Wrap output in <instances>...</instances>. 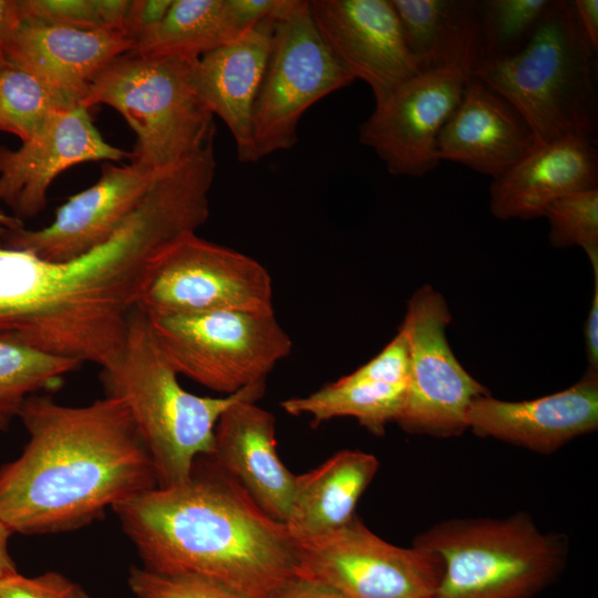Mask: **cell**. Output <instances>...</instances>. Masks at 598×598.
Returning a JSON list of instances; mask_svg holds the SVG:
<instances>
[{
    "instance_id": "obj_1",
    "label": "cell",
    "mask_w": 598,
    "mask_h": 598,
    "mask_svg": "<svg viewBox=\"0 0 598 598\" xmlns=\"http://www.w3.org/2000/svg\"><path fill=\"white\" fill-rule=\"evenodd\" d=\"M18 417L28 443L0 467V523L12 534L75 530L157 486L152 458L117 398L72 406L33 394Z\"/></svg>"
},
{
    "instance_id": "obj_2",
    "label": "cell",
    "mask_w": 598,
    "mask_h": 598,
    "mask_svg": "<svg viewBox=\"0 0 598 598\" xmlns=\"http://www.w3.org/2000/svg\"><path fill=\"white\" fill-rule=\"evenodd\" d=\"M143 568L196 576L252 598L297 573V543L207 456L190 477L138 493L113 508Z\"/></svg>"
},
{
    "instance_id": "obj_3",
    "label": "cell",
    "mask_w": 598,
    "mask_h": 598,
    "mask_svg": "<svg viewBox=\"0 0 598 598\" xmlns=\"http://www.w3.org/2000/svg\"><path fill=\"white\" fill-rule=\"evenodd\" d=\"M105 395L124 402L152 458L157 486L185 483L195 461L212 452L216 424L231 404L258 401L265 383L225 396L186 391L158 347L144 312L133 310L118 359L101 369Z\"/></svg>"
},
{
    "instance_id": "obj_4",
    "label": "cell",
    "mask_w": 598,
    "mask_h": 598,
    "mask_svg": "<svg viewBox=\"0 0 598 598\" xmlns=\"http://www.w3.org/2000/svg\"><path fill=\"white\" fill-rule=\"evenodd\" d=\"M595 55L571 1L553 0L519 52L480 61L471 74L519 112L537 143L573 136L596 141Z\"/></svg>"
},
{
    "instance_id": "obj_5",
    "label": "cell",
    "mask_w": 598,
    "mask_h": 598,
    "mask_svg": "<svg viewBox=\"0 0 598 598\" xmlns=\"http://www.w3.org/2000/svg\"><path fill=\"white\" fill-rule=\"evenodd\" d=\"M196 60L124 53L93 79L82 105L105 104L124 117L136 136L132 162L172 166L214 137V115L194 83Z\"/></svg>"
},
{
    "instance_id": "obj_6",
    "label": "cell",
    "mask_w": 598,
    "mask_h": 598,
    "mask_svg": "<svg viewBox=\"0 0 598 598\" xmlns=\"http://www.w3.org/2000/svg\"><path fill=\"white\" fill-rule=\"evenodd\" d=\"M414 546L442 561L433 598H528L549 584L564 560L560 542L524 515L443 522Z\"/></svg>"
},
{
    "instance_id": "obj_7",
    "label": "cell",
    "mask_w": 598,
    "mask_h": 598,
    "mask_svg": "<svg viewBox=\"0 0 598 598\" xmlns=\"http://www.w3.org/2000/svg\"><path fill=\"white\" fill-rule=\"evenodd\" d=\"M147 319L178 375L226 395L265 383L292 349L275 312L225 310Z\"/></svg>"
},
{
    "instance_id": "obj_8",
    "label": "cell",
    "mask_w": 598,
    "mask_h": 598,
    "mask_svg": "<svg viewBox=\"0 0 598 598\" xmlns=\"http://www.w3.org/2000/svg\"><path fill=\"white\" fill-rule=\"evenodd\" d=\"M147 317L213 311H274L267 269L237 250L186 233L152 261L137 306Z\"/></svg>"
},
{
    "instance_id": "obj_9",
    "label": "cell",
    "mask_w": 598,
    "mask_h": 598,
    "mask_svg": "<svg viewBox=\"0 0 598 598\" xmlns=\"http://www.w3.org/2000/svg\"><path fill=\"white\" fill-rule=\"evenodd\" d=\"M354 79L323 41L307 0H292L276 20L271 50L252 112L255 163L291 148L305 112Z\"/></svg>"
},
{
    "instance_id": "obj_10",
    "label": "cell",
    "mask_w": 598,
    "mask_h": 598,
    "mask_svg": "<svg viewBox=\"0 0 598 598\" xmlns=\"http://www.w3.org/2000/svg\"><path fill=\"white\" fill-rule=\"evenodd\" d=\"M297 546V574L321 580L346 598H433L442 576L435 554L392 545L357 516Z\"/></svg>"
},
{
    "instance_id": "obj_11",
    "label": "cell",
    "mask_w": 598,
    "mask_h": 598,
    "mask_svg": "<svg viewBox=\"0 0 598 598\" xmlns=\"http://www.w3.org/2000/svg\"><path fill=\"white\" fill-rule=\"evenodd\" d=\"M451 313L431 286L417 289L408 301L399 329L410 346V375L403 408L395 422L405 431L435 436L461 434L473 400L487 395L452 352L446 327Z\"/></svg>"
},
{
    "instance_id": "obj_12",
    "label": "cell",
    "mask_w": 598,
    "mask_h": 598,
    "mask_svg": "<svg viewBox=\"0 0 598 598\" xmlns=\"http://www.w3.org/2000/svg\"><path fill=\"white\" fill-rule=\"evenodd\" d=\"M471 73L460 69L421 71L374 106L359 127L392 175L419 177L435 169L436 140L461 101Z\"/></svg>"
},
{
    "instance_id": "obj_13",
    "label": "cell",
    "mask_w": 598,
    "mask_h": 598,
    "mask_svg": "<svg viewBox=\"0 0 598 598\" xmlns=\"http://www.w3.org/2000/svg\"><path fill=\"white\" fill-rule=\"evenodd\" d=\"M329 50L377 104L422 70L411 52L392 0H308Z\"/></svg>"
},
{
    "instance_id": "obj_14",
    "label": "cell",
    "mask_w": 598,
    "mask_h": 598,
    "mask_svg": "<svg viewBox=\"0 0 598 598\" xmlns=\"http://www.w3.org/2000/svg\"><path fill=\"white\" fill-rule=\"evenodd\" d=\"M163 169L132 161L126 165L106 163L97 182L69 197L48 226L20 228L2 244L50 261L78 258L107 240L124 224Z\"/></svg>"
},
{
    "instance_id": "obj_15",
    "label": "cell",
    "mask_w": 598,
    "mask_h": 598,
    "mask_svg": "<svg viewBox=\"0 0 598 598\" xmlns=\"http://www.w3.org/2000/svg\"><path fill=\"white\" fill-rule=\"evenodd\" d=\"M131 157L103 138L89 109L76 105L54 114L19 148L0 146V204L22 221L33 218L44 209L48 190L63 171L91 161Z\"/></svg>"
},
{
    "instance_id": "obj_16",
    "label": "cell",
    "mask_w": 598,
    "mask_h": 598,
    "mask_svg": "<svg viewBox=\"0 0 598 598\" xmlns=\"http://www.w3.org/2000/svg\"><path fill=\"white\" fill-rule=\"evenodd\" d=\"M132 47L122 31L24 18L2 52L9 63L82 105L93 79Z\"/></svg>"
},
{
    "instance_id": "obj_17",
    "label": "cell",
    "mask_w": 598,
    "mask_h": 598,
    "mask_svg": "<svg viewBox=\"0 0 598 598\" xmlns=\"http://www.w3.org/2000/svg\"><path fill=\"white\" fill-rule=\"evenodd\" d=\"M466 425L529 450L549 453L598 426V373L586 371L573 386L535 400L508 402L481 395L471 403Z\"/></svg>"
},
{
    "instance_id": "obj_18",
    "label": "cell",
    "mask_w": 598,
    "mask_h": 598,
    "mask_svg": "<svg viewBox=\"0 0 598 598\" xmlns=\"http://www.w3.org/2000/svg\"><path fill=\"white\" fill-rule=\"evenodd\" d=\"M536 143L519 112L471 74L460 103L439 133L436 152L440 162H455L494 179Z\"/></svg>"
},
{
    "instance_id": "obj_19",
    "label": "cell",
    "mask_w": 598,
    "mask_h": 598,
    "mask_svg": "<svg viewBox=\"0 0 598 598\" xmlns=\"http://www.w3.org/2000/svg\"><path fill=\"white\" fill-rule=\"evenodd\" d=\"M206 456L236 480L268 516L285 524L296 475L278 456L272 413L252 400L231 404L216 424L213 448Z\"/></svg>"
},
{
    "instance_id": "obj_20",
    "label": "cell",
    "mask_w": 598,
    "mask_h": 598,
    "mask_svg": "<svg viewBox=\"0 0 598 598\" xmlns=\"http://www.w3.org/2000/svg\"><path fill=\"white\" fill-rule=\"evenodd\" d=\"M592 188H598L596 141L573 136L536 143L493 179L489 209L503 220L539 218L553 202Z\"/></svg>"
},
{
    "instance_id": "obj_21",
    "label": "cell",
    "mask_w": 598,
    "mask_h": 598,
    "mask_svg": "<svg viewBox=\"0 0 598 598\" xmlns=\"http://www.w3.org/2000/svg\"><path fill=\"white\" fill-rule=\"evenodd\" d=\"M268 19L238 40L198 58L194 83L199 99L230 131L240 163H255L252 112L268 63L275 22Z\"/></svg>"
},
{
    "instance_id": "obj_22",
    "label": "cell",
    "mask_w": 598,
    "mask_h": 598,
    "mask_svg": "<svg viewBox=\"0 0 598 598\" xmlns=\"http://www.w3.org/2000/svg\"><path fill=\"white\" fill-rule=\"evenodd\" d=\"M378 468L374 455L343 450L318 467L296 475L295 493L285 522L292 539L305 542L349 523Z\"/></svg>"
},
{
    "instance_id": "obj_23",
    "label": "cell",
    "mask_w": 598,
    "mask_h": 598,
    "mask_svg": "<svg viewBox=\"0 0 598 598\" xmlns=\"http://www.w3.org/2000/svg\"><path fill=\"white\" fill-rule=\"evenodd\" d=\"M408 45L422 71L480 61L477 0H392Z\"/></svg>"
},
{
    "instance_id": "obj_24",
    "label": "cell",
    "mask_w": 598,
    "mask_h": 598,
    "mask_svg": "<svg viewBox=\"0 0 598 598\" xmlns=\"http://www.w3.org/2000/svg\"><path fill=\"white\" fill-rule=\"evenodd\" d=\"M248 31L240 24L229 0H173L158 23L134 38L130 52L198 59Z\"/></svg>"
},
{
    "instance_id": "obj_25",
    "label": "cell",
    "mask_w": 598,
    "mask_h": 598,
    "mask_svg": "<svg viewBox=\"0 0 598 598\" xmlns=\"http://www.w3.org/2000/svg\"><path fill=\"white\" fill-rule=\"evenodd\" d=\"M408 384L351 380L346 375L306 396L290 398L281 408L291 415L311 416L313 426L340 416H351L371 433L382 435L398 419Z\"/></svg>"
},
{
    "instance_id": "obj_26",
    "label": "cell",
    "mask_w": 598,
    "mask_h": 598,
    "mask_svg": "<svg viewBox=\"0 0 598 598\" xmlns=\"http://www.w3.org/2000/svg\"><path fill=\"white\" fill-rule=\"evenodd\" d=\"M81 362L48 354L0 334V431L18 417L23 402L41 390L58 388Z\"/></svg>"
},
{
    "instance_id": "obj_27",
    "label": "cell",
    "mask_w": 598,
    "mask_h": 598,
    "mask_svg": "<svg viewBox=\"0 0 598 598\" xmlns=\"http://www.w3.org/2000/svg\"><path fill=\"white\" fill-rule=\"evenodd\" d=\"M76 105L80 104L6 59L0 65V131L24 142L54 114Z\"/></svg>"
},
{
    "instance_id": "obj_28",
    "label": "cell",
    "mask_w": 598,
    "mask_h": 598,
    "mask_svg": "<svg viewBox=\"0 0 598 598\" xmlns=\"http://www.w3.org/2000/svg\"><path fill=\"white\" fill-rule=\"evenodd\" d=\"M551 1L477 0L480 61L503 59L519 52Z\"/></svg>"
},
{
    "instance_id": "obj_29",
    "label": "cell",
    "mask_w": 598,
    "mask_h": 598,
    "mask_svg": "<svg viewBox=\"0 0 598 598\" xmlns=\"http://www.w3.org/2000/svg\"><path fill=\"white\" fill-rule=\"evenodd\" d=\"M544 217L548 219V237L555 247L579 246L591 266H598V188L553 202Z\"/></svg>"
},
{
    "instance_id": "obj_30",
    "label": "cell",
    "mask_w": 598,
    "mask_h": 598,
    "mask_svg": "<svg viewBox=\"0 0 598 598\" xmlns=\"http://www.w3.org/2000/svg\"><path fill=\"white\" fill-rule=\"evenodd\" d=\"M127 584L137 598H252L217 581L196 576H163L132 567Z\"/></svg>"
},
{
    "instance_id": "obj_31",
    "label": "cell",
    "mask_w": 598,
    "mask_h": 598,
    "mask_svg": "<svg viewBox=\"0 0 598 598\" xmlns=\"http://www.w3.org/2000/svg\"><path fill=\"white\" fill-rule=\"evenodd\" d=\"M22 19L35 18L59 23L112 30L104 0H19Z\"/></svg>"
},
{
    "instance_id": "obj_32",
    "label": "cell",
    "mask_w": 598,
    "mask_h": 598,
    "mask_svg": "<svg viewBox=\"0 0 598 598\" xmlns=\"http://www.w3.org/2000/svg\"><path fill=\"white\" fill-rule=\"evenodd\" d=\"M0 598H90L76 582L59 571H45L34 577L18 571L0 578Z\"/></svg>"
},
{
    "instance_id": "obj_33",
    "label": "cell",
    "mask_w": 598,
    "mask_h": 598,
    "mask_svg": "<svg viewBox=\"0 0 598 598\" xmlns=\"http://www.w3.org/2000/svg\"><path fill=\"white\" fill-rule=\"evenodd\" d=\"M409 375V340L404 331L399 329L394 338L374 358L346 377L351 380L408 384Z\"/></svg>"
},
{
    "instance_id": "obj_34",
    "label": "cell",
    "mask_w": 598,
    "mask_h": 598,
    "mask_svg": "<svg viewBox=\"0 0 598 598\" xmlns=\"http://www.w3.org/2000/svg\"><path fill=\"white\" fill-rule=\"evenodd\" d=\"M267 598H346L330 585L300 574H295L276 588Z\"/></svg>"
},
{
    "instance_id": "obj_35",
    "label": "cell",
    "mask_w": 598,
    "mask_h": 598,
    "mask_svg": "<svg viewBox=\"0 0 598 598\" xmlns=\"http://www.w3.org/2000/svg\"><path fill=\"white\" fill-rule=\"evenodd\" d=\"M173 0H133L131 1L124 31L134 38L144 29L158 23L167 13Z\"/></svg>"
},
{
    "instance_id": "obj_36",
    "label": "cell",
    "mask_w": 598,
    "mask_h": 598,
    "mask_svg": "<svg viewBox=\"0 0 598 598\" xmlns=\"http://www.w3.org/2000/svg\"><path fill=\"white\" fill-rule=\"evenodd\" d=\"M595 288L590 309L585 322V347L588 362L587 371L598 373V267L592 268Z\"/></svg>"
},
{
    "instance_id": "obj_37",
    "label": "cell",
    "mask_w": 598,
    "mask_h": 598,
    "mask_svg": "<svg viewBox=\"0 0 598 598\" xmlns=\"http://www.w3.org/2000/svg\"><path fill=\"white\" fill-rule=\"evenodd\" d=\"M573 8L585 38L598 50V0H573Z\"/></svg>"
},
{
    "instance_id": "obj_38",
    "label": "cell",
    "mask_w": 598,
    "mask_h": 598,
    "mask_svg": "<svg viewBox=\"0 0 598 598\" xmlns=\"http://www.w3.org/2000/svg\"><path fill=\"white\" fill-rule=\"evenodd\" d=\"M22 21L19 0H0V48L11 39Z\"/></svg>"
},
{
    "instance_id": "obj_39",
    "label": "cell",
    "mask_w": 598,
    "mask_h": 598,
    "mask_svg": "<svg viewBox=\"0 0 598 598\" xmlns=\"http://www.w3.org/2000/svg\"><path fill=\"white\" fill-rule=\"evenodd\" d=\"M12 533L0 523V578L16 573V564L9 553L8 543Z\"/></svg>"
},
{
    "instance_id": "obj_40",
    "label": "cell",
    "mask_w": 598,
    "mask_h": 598,
    "mask_svg": "<svg viewBox=\"0 0 598 598\" xmlns=\"http://www.w3.org/2000/svg\"><path fill=\"white\" fill-rule=\"evenodd\" d=\"M23 221L14 215H10L0 206V245L4 238L12 231L23 228Z\"/></svg>"
},
{
    "instance_id": "obj_41",
    "label": "cell",
    "mask_w": 598,
    "mask_h": 598,
    "mask_svg": "<svg viewBox=\"0 0 598 598\" xmlns=\"http://www.w3.org/2000/svg\"><path fill=\"white\" fill-rule=\"evenodd\" d=\"M3 61H4V55H3L2 49L0 48V65L3 63Z\"/></svg>"
}]
</instances>
